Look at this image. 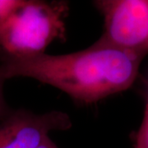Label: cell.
Instances as JSON below:
<instances>
[{
	"label": "cell",
	"instance_id": "1",
	"mask_svg": "<svg viewBox=\"0 0 148 148\" xmlns=\"http://www.w3.org/2000/svg\"><path fill=\"white\" fill-rule=\"evenodd\" d=\"M145 57L97 40L89 48L73 53L5 58L0 71L6 80L32 78L75 101L93 104L130 88Z\"/></svg>",
	"mask_w": 148,
	"mask_h": 148
},
{
	"label": "cell",
	"instance_id": "2",
	"mask_svg": "<svg viewBox=\"0 0 148 148\" xmlns=\"http://www.w3.org/2000/svg\"><path fill=\"white\" fill-rule=\"evenodd\" d=\"M69 12L64 1L25 0L0 29V51L5 58L45 53L49 45L66 36Z\"/></svg>",
	"mask_w": 148,
	"mask_h": 148
},
{
	"label": "cell",
	"instance_id": "3",
	"mask_svg": "<svg viewBox=\"0 0 148 148\" xmlns=\"http://www.w3.org/2000/svg\"><path fill=\"white\" fill-rule=\"evenodd\" d=\"M104 31L98 39L114 47L148 54V0H97Z\"/></svg>",
	"mask_w": 148,
	"mask_h": 148
},
{
	"label": "cell",
	"instance_id": "4",
	"mask_svg": "<svg viewBox=\"0 0 148 148\" xmlns=\"http://www.w3.org/2000/svg\"><path fill=\"white\" fill-rule=\"evenodd\" d=\"M72 125L70 116L62 111L8 113L0 124V148H37L50 132L69 130Z\"/></svg>",
	"mask_w": 148,
	"mask_h": 148
},
{
	"label": "cell",
	"instance_id": "5",
	"mask_svg": "<svg viewBox=\"0 0 148 148\" xmlns=\"http://www.w3.org/2000/svg\"><path fill=\"white\" fill-rule=\"evenodd\" d=\"M24 2L25 0H0V29L23 5Z\"/></svg>",
	"mask_w": 148,
	"mask_h": 148
},
{
	"label": "cell",
	"instance_id": "6",
	"mask_svg": "<svg viewBox=\"0 0 148 148\" xmlns=\"http://www.w3.org/2000/svg\"><path fill=\"white\" fill-rule=\"evenodd\" d=\"M134 148H148V99L143 121L135 136Z\"/></svg>",
	"mask_w": 148,
	"mask_h": 148
},
{
	"label": "cell",
	"instance_id": "7",
	"mask_svg": "<svg viewBox=\"0 0 148 148\" xmlns=\"http://www.w3.org/2000/svg\"><path fill=\"white\" fill-rule=\"evenodd\" d=\"M6 79L0 71V119H4L8 114V110L4 97V82Z\"/></svg>",
	"mask_w": 148,
	"mask_h": 148
},
{
	"label": "cell",
	"instance_id": "8",
	"mask_svg": "<svg viewBox=\"0 0 148 148\" xmlns=\"http://www.w3.org/2000/svg\"><path fill=\"white\" fill-rule=\"evenodd\" d=\"M37 148H59L53 143V140L50 138V137H48L44 142H43Z\"/></svg>",
	"mask_w": 148,
	"mask_h": 148
}]
</instances>
